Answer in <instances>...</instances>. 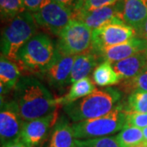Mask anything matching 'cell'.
<instances>
[{
  "label": "cell",
  "mask_w": 147,
  "mask_h": 147,
  "mask_svg": "<svg viewBox=\"0 0 147 147\" xmlns=\"http://www.w3.org/2000/svg\"><path fill=\"white\" fill-rule=\"evenodd\" d=\"M13 101L24 122L34 120L51 113L58 105L47 87L36 78L21 77L14 88Z\"/></svg>",
  "instance_id": "6da1fadb"
},
{
  "label": "cell",
  "mask_w": 147,
  "mask_h": 147,
  "mask_svg": "<svg viewBox=\"0 0 147 147\" xmlns=\"http://www.w3.org/2000/svg\"><path fill=\"white\" fill-rule=\"evenodd\" d=\"M121 97L117 88L96 89L88 96L63 105V110L74 123L89 120L109 114L118 105Z\"/></svg>",
  "instance_id": "7a4b0ae2"
},
{
  "label": "cell",
  "mask_w": 147,
  "mask_h": 147,
  "mask_svg": "<svg viewBox=\"0 0 147 147\" xmlns=\"http://www.w3.org/2000/svg\"><path fill=\"white\" fill-rule=\"evenodd\" d=\"M37 28L30 11H26L16 16L2 31L1 55L16 64L20 50L37 34Z\"/></svg>",
  "instance_id": "3957f363"
},
{
  "label": "cell",
  "mask_w": 147,
  "mask_h": 147,
  "mask_svg": "<svg viewBox=\"0 0 147 147\" xmlns=\"http://www.w3.org/2000/svg\"><path fill=\"white\" fill-rule=\"evenodd\" d=\"M61 57L53 40L44 34H37L20 50L17 61L30 70L42 73Z\"/></svg>",
  "instance_id": "277c9868"
},
{
  "label": "cell",
  "mask_w": 147,
  "mask_h": 147,
  "mask_svg": "<svg viewBox=\"0 0 147 147\" xmlns=\"http://www.w3.org/2000/svg\"><path fill=\"white\" fill-rule=\"evenodd\" d=\"M127 124V112L124 105L118 104L109 114L96 119L84 120L71 124L77 140H88L108 137L122 131Z\"/></svg>",
  "instance_id": "5b68a950"
},
{
  "label": "cell",
  "mask_w": 147,
  "mask_h": 147,
  "mask_svg": "<svg viewBox=\"0 0 147 147\" xmlns=\"http://www.w3.org/2000/svg\"><path fill=\"white\" fill-rule=\"evenodd\" d=\"M92 30L78 21H71L58 35L57 52L62 57L91 52Z\"/></svg>",
  "instance_id": "8992f818"
},
{
  "label": "cell",
  "mask_w": 147,
  "mask_h": 147,
  "mask_svg": "<svg viewBox=\"0 0 147 147\" xmlns=\"http://www.w3.org/2000/svg\"><path fill=\"white\" fill-rule=\"evenodd\" d=\"M135 36L136 30L127 26L119 17H116L92 31L91 52L97 56L105 48L127 42Z\"/></svg>",
  "instance_id": "52a82bcc"
},
{
  "label": "cell",
  "mask_w": 147,
  "mask_h": 147,
  "mask_svg": "<svg viewBox=\"0 0 147 147\" xmlns=\"http://www.w3.org/2000/svg\"><path fill=\"white\" fill-rule=\"evenodd\" d=\"M32 14L38 26L57 36L73 21L74 17L71 9L53 0H48L39 10Z\"/></svg>",
  "instance_id": "ba28073f"
},
{
  "label": "cell",
  "mask_w": 147,
  "mask_h": 147,
  "mask_svg": "<svg viewBox=\"0 0 147 147\" xmlns=\"http://www.w3.org/2000/svg\"><path fill=\"white\" fill-rule=\"evenodd\" d=\"M1 105L0 138L1 145H3L20 137L24 121L16 110L13 100Z\"/></svg>",
  "instance_id": "9c48e42d"
},
{
  "label": "cell",
  "mask_w": 147,
  "mask_h": 147,
  "mask_svg": "<svg viewBox=\"0 0 147 147\" xmlns=\"http://www.w3.org/2000/svg\"><path fill=\"white\" fill-rule=\"evenodd\" d=\"M57 120L55 113L23 123L20 139L27 147H36L47 137L48 130Z\"/></svg>",
  "instance_id": "30bf717a"
},
{
  "label": "cell",
  "mask_w": 147,
  "mask_h": 147,
  "mask_svg": "<svg viewBox=\"0 0 147 147\" xmlns=\"http://www.w3.org/2000/svg\"><path fill=\"white\" fill-rule=\"evenodd\" d=\"M120 11L121 4L120 1H119L115 4L100 7L90 11L75 12L74 13L73 20L79 21L94 30L116 17H119L121 19Z\"/></svg>",
  "instance_id": "8fae6325"
},
{
  "label": "cell",
  "mask_w": 147,
  "mask_h": 147,
  "mask_svg": "<svg viewBox=\"0 0 147 147\" xmlns=\"http://www.w3.org/2000/svg\"><path fill=\"white\" fill-rule=\"evenodd\" d=\"M146 50H147L146 42L139 37L135 36L127 42L105 48L97 56L103 61L114 64Z\"/></svg>",
  "instance_id": "7c38bea8"
},
{
  "label": "cell",
  "mask_w": 147,
  "mask_h": 147,
  "mask_svg": "<svg viewBox=\"0 0 147 147\" xmlns=\"http://www.w3.org/2000/svg\"><path fill=\"white\" fill-rule=\"evenodd\" d=\"M74 57L61 56L54 63L42 72V76L47 84L54 88H61L70 83V74Z\"/></svg>",
  "instance_id": "4fadbf2b"
},
{
  "label": "cell",
  "mask_w": 147,
  "mask_h": 147,
  "mask_svg": "<svg viewBox=\"0 0 147 147\" xmlns=\"http://www.w3.org/2000/svg\"><path fill=\"white\" fill-rule=\"evenodd\" d=\"M120 17L137 30L147 20V0H120Z\"/></svg>",
  "instance_id": "5bb4252c"
},
{
  "label": "cell",
  "mask_w": 147,
  "mask_h": 147,
  "mask_svg": "<svg viewBox=\"0 0 147 147\" xmlns=\"http://www.w3.org/2000/svg\"><path fill=\"white\" fill-rule=\"evenodd\" d=\"M112 65L121 80L133 79L147 68V50Z\"/></svg>",
  "instance_id": "9a60e30c"
},
{
  "label": "cell",
  "mask_w": 147,
  "mask_h": 147,
  "mask_svg": "<svg viewBox=\"0 0 147 147\" xmlns=\"http://www.w3.org/2000/svg\"><path fill=\"white\" fill-rule=\"evenodd\" d=\"M100 61L101 59L92 52L75 56L69 79L70 83L74 84L76 81L87 78L88 75L101 63Z\"/></svg>",
  "instance_id": "2e32d148"
},
{
  "label": "cell",
  "mask_w": 147,
  "mask_h": 147,
  "mask_svg": "<svg viewBox=\"0 0 147 147\" xmlns=\"http://www.w3.org/2000/svg\"><path fill=\"white\" fill-rule=\"evenodd\" d=\"M21 71L16 63L1 55L0 61V89L1 96L10 92L20 80Z\"/></svg>",
  "instance_id": "e0dca14e"
},
{
  "label": "cell",
  "mask_w": 147,
  "mask_h": 147,
  "mask_svg": "<svg viewBox=\"0 0 147 147\" xmlns=\"http://www.w3.org/2000/svg\"><path fill=\"white\" fill-rule=\"evenodd\" d=\"M77 139L68 120L61 117L53 129L48 147H77Z\"/></svg>",
  "instance_id": "ac0fdd59"
},
{
  "label": "cell",
  "mask_w": 147,
  "mask_h": 147,
  "mask_svg": "<svg viewBox=\"0 0 147 147\" xmlns=\"http://www.w3.org/2000/svg\"><path fill=\"white\" fill-rule=\"evenodd\" d=\"M96 89L95 84L89 78H84L74 83L67 94L61 97L57 98L58 105H67L75 100H79L86 96L92 93Z\"/></svg>",
  "instance_id": "d6986e66"
},
{
  "label": "cell",
  "mask_w": 147,
  "mask_h": 147,
  "mask_svg": "<svg viewBox=\"0 0 147 147\" xmlns=\"http://www.w3.org/2000/svg\"><path fill=\"white\" fill-rule=\"evenodd\" d=\"M92 81L96 86L110 88V86L119 84L121 79L115 70L113 65L109 61H103L93 70Z\"/></svg>",
  "instance_id": "ffe728a7"
},
{
  "label": "cell",
  "mask_w": 147,
  "mask_h": 147,
  "mask_svg": "<svg viewBox=\"0 0 147 147\" xmlns=\"http://www.w3.org/2000/svg\"><path fill=\"white\" fill-rule=\"evenodd\" d=\"M26 11L23 0H0L1 19L9 23L19 14Z\"/></svg>",
  "instance_id": "44dd1931"
},
{
  "label": "cell",
  "mask_w": 147,
  "mask_h": 147,
  "mask_svg": "<svg viewBox=\"0 0 147 147\" xmlns=\"http://www.w3.org/2000/svg\"><path fill=\"white\" fill-rule=\"evenodd\" d=\"M120 147H130L144 141L142 129L135 127H125L115 137Z\"/></svg>",
  "instance_id": "7402d4cb"
},
{
  "label": "cell",
  "mask_w": 147,
  "mask_h": 147,
  "mask_svg": "<svg viewBox=\"0 0 147 147\" xmlns=\"http://www.w3.org/2000/svg\"><path fill=\"white\" fill-rule=\"evenodd\" d=\"M124 110L127 113L147 114V92L137 91L131 93L124 105Z\"/></svg>",
  "instance_id": "603a6c76"
},
{
  "label": "cell",
  "mask_w": 147,
  "mask_h": 147,
  "mask_svg": "<svg viewBox=\"0 0 147 147\" xmlns=\"http://www.w3.org/2000/svg\"><path fill=\"white\" fill-rule=\"evenodd\" d=\"M120 86L125 92L133 93L137 91L147 92V68L137 77L129 80H124Z\"/></svg>",
  "instance_id": "cb8c5ba5"
},
{
  "label": "cell",
  "mask_w": 147,
  "mask_h": 147,
  "mask_svg": "<svg viewBox=\"0 0 147 147\" xmlns=\"http://www.w3.org/2000/svg\"><path fill=\"white\" fill-rule=\"evenodd\" d=\"M77 147H120L115 137H105L88 140H77Z\"/></svg>",
  "instance_id": "d4e9b609"
},
{
  "label": "cell",
  "mask_w": 147,
  "mask_h": 147,
  "mask_svg": "<svg viewBox=\"0 0 147 147\" xmlns=\"http://www.w3.org/2000/svg\"><path fill=\"white\" fill-rule=\"evenodd\" d=\"M127 126L135 127L143 129L147 127V114L143 113H127Z\"/></svg>",
  "instance_id": "484cf974"
},
{
  "label": "cell",
  "mask_w": 147,
  "mask_h": 147,
  "mask_svg": "<svg viewBox=\"0 0 147 147\" xmlns=\"http://www.w3.org/2000/svg\"><path fill=\"white\" fill-rule=\"evenodd\" d=\"M119 1L120 0H88L84 7L79 11H90L95 10L100 7L115 4Z\"/></svg>",
  "instance_id": "4316f807"
},
{
  "label": "cell",
  "mask_w": 147,
  "mask_h": 147,
  "mask_svg": "<svg viewBox=\"0 0 147 147\" xmlns=\"http://www.w3.org/2000/svg\"><path fill=\"white\" fill-rule=\"evenodd\" d=\"M47 1L48 0H23L26 11H30L32 13L39 10Z\"/></svg>",
  "instance_id": "83f0119b"
},
{
  "label": "cell",
  "mask_w": 147,
  "mask_h": 147,
  "mask_svg": "<svg viewBox=\"0 0 147 147\" xmlns=\"http://www.w3.org/2000/svg\"><path fill=\"white\" fill-rule=\"evenodd\" d=\"M136 32L137 36L143 39L147 43V20L137 29Z\"/></svg>",
  "instance_id": "f1b7e54d"
},
{
  "label": "cell",
  "mask_w": 147,
  "mask_h": 147,
  "mask_svg": "<svg viewBox=\"0 0 147 147\" xmlns=\"http://www.w3.org/2000/svg\"><path fill=\"white\" fill-rule=\"evenodd\" d=\"M1 147H27L23 142L21 141V139H20V137L19 138H16L15 140H13V141H11L9 142H7L5 144H3V145H2V146Z\"/></svg>",
  "instance_id": "f546056e"
},
{
  "label": "cell",
  "mask_w": 147,
  "mask_h": 147,
  "mask_svg": "<svg viewBox=\"0 0 147 147\" xmlns=\"http://www.w3.org/2000/svg\"><path fill=\"white\" fill-rule=\"evenodd\" d=\"M53 1L57 2L61 5L65 6L72 11H73L74 7L75 5V3H76V0H53Z\"/></svg>",
  "instance_id": "4dcf8cb0"
},
{
  "label": "cell",
  "mask_w": 147,
  "mask_h": 147,
  "mask_svg": "<svg viewBox=\"0 0 147 147\" xmlns=\"http://www.w3.org/2000/svg\"><path fill=\"white\" fill-rule=\"evenodd\" d=\"M88 1V0H76L75 5L74 7L73 13L77 12V11H79L81 10V9L84 7V5L86 4V3H87Z\"/></svg>",
  "instance_id": "1f68e13d"
},
{
  "label": "cell",
  "mask_w": 147,
  "mask_h": 147,
  "mask_svg": "<svg viewBox=\"0 0 147 147\" xmlns=\"http://www.w3.org/2000/svg\"><path fill=\"white\" fill-rule=\"evenodd\" d=\"M130 147H147V142L146 141H143V142H140L138 144H136L134 146H131Z\"/></svg>",
  "instance_id": "d6a6232c"
},
{
  "label": "cell",
  "mask_w": 147,
  "mask_h": 147,
  "mask_svg": "<svg viewBox=\"0 0 147 147\" xmlns=\"http://www.w3.org/2000/svg\"><path fill=\"white\" fill-rule=\"evenodd\" d=\"M142 132H143V137H144V141L147 142V127L142 129Z\"/></svg>",
  "instance_id": "836d02e7"
}]
</instances>
